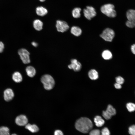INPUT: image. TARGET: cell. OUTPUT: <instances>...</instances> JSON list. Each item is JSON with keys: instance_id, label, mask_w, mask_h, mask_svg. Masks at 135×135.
Instances as JSON below:
<instances>
[{"instance_id": "6da1fadb", "label": "cell", "mask_w": 135, "mask_h": 135, "mask_svg": "<svg viewBox=\"0 0 135 135\" xmlns=\"http://www.w3.org/2000/svg\"><path fill=\"white\" fill-rule=\"evenodd\" d=\"M93 126L91 120L88 118L84 117L78 119L75 124L76 128L84 133L88 132L92 128Z\"/></svg>"}, {"instance_id": "7a4b0ae2", "label": "cell", "mask_w": 135, "mask_h": 135, "mask_svg": "<svg viewBox=\"0 0 135 135\" xmlns=\"http://www.w3.org/2000/svg\"><path fill=\"white\" fill-rule=\"evenodd\" d=\"M114 6L112 4H106L102 6L100 10L101 12L106 16L110 18H114L116 16V12L114 10Z\"/></svg>"}, {"instance_id": "3957f363", "label": "cell", "mask_w": 135, "mask_h": 135, "mask_svg": "<svg viewBox=\"0 0 135 135\" xmlns=\"http://www.w3.org/2000/svg\"><path fill=\"white\" fill-rule=\"evenodd\" d=\"M41 82L44 88L47 90H50L54 87L55 82L52 77L49 74L42 76L41 78Z\"/></svg>"}, {"instance_id": "277c9868", "label": "cell", "mask_w": 135, "mask_h": 135, "mask_svg": "<svg viewBox=\"0 0 135 135\" xmlns=\"http://www.w3.org/2000/svg\"><path fill=\"white\" fill-rule=\"evenodd\" d=\"M126 16L128 20L126 22V26L130 28L135 27V10L130 9L126 12Z\"/></svg>"}, {"instance_id": "5b68a950", "label": "cell", "mask_w": 135, "mask_h": 135, "mask_svg": "<svg viewBox=\"0 0 135 135\" xmlns=\"http://www.w3.org/2000/svg\"><path fill=\"white\" fill-rule=\"evenodd\" d=\"M115 34V32L112 29L108 28L104 30L100 36L105 41L111 42L114 38Z\"/></svg>"}, {"instance_id": "8992f818", "label": "cell", "mask_w": 135, "mask_h": 135, "mask_svg": "<svg viewBox=\"0 0 135 135\" xmlns=\"http://www.w3.org/2000/svg\"><path fill=\"white\" fill-rule=\"evenodd\" d=\"M18 53L22 62L27 64L30 62L29 52L26 49L22 48L19 50Z\"/></svg>"}, {"instance_id": "52a82bcc", "label": "cell", "mask_w": 135, "mask_h": 135, "mask_svg": "<svg viewBox=\"0 0 135 135\" xmlns=\"http://www.w3.org/2000/svg\"><path fill=\"white\" fill-rule=\"evenodd\" d=\"M84 16L87 19L90 20L95 17L96 15V12L94 8L91 6H87L83 10Z\"/></svg>"}, {"instance_id": "ba28073f", "label": "cell", "mask_w": 135, "mask_h": 135, "mask_svg": "<svg viewBox=\"0 0 135 135\" xmlns=\"http://www.w3.org/2000/svg\"><path fill=\"white\" fill-rule=\"evenodd\" d=\"M56 26L58 31L62 32H66L69 28V26L66 22L60 20L56 21Z\"/></svg>"}, {"instance_id": "9c48e42d", "label": "cell", "mask_w": 135, "mask_h": 135, "mask_svg": "<svg viewBox=\"0 0 135 135\" xmlns=\"http://www.w3.org/2000/svg\"><path fill=\"white\" fill-rule=\"evenodd\" d=\"M71 63L68 66V67L70 69H72L75 72L80 71L82 67L81 64L76 59H73L71 60Z\"/></svg>"}, {"instance_id": "30bf717a", "label": "cell", "mask_w": 135, "mask_h": 135, "mask_svg": "<svg viewBox=\"0 0 135 135\" xmlns=\"http://www.w3.org/2000/svg\"><path fill=\"white\" fill-rule=\"evenodd\" d=\"M16 124L20 126H25L28 122L26 117L24 115H20L18 116L15 120Z\"/></svg>"}, {"instance_id": "8fae6325", "label": "cell", "mask_w": 135, "mask_h": 135, "mask_svg": "<svg viewBox=\"0 0 135 135\" xmlns=\"http://www.w3.org/2000/svg\"><path fill=\"white\" fill-rule=\"evenodd\" d=\"M4 98L7 102L11 100L14 97V94L13 90L11 88H8L4 92Z\"/></svg>"}, {"instance_id": "7c38bea8", "label": "cell", "mask_w": 135, "mask_h": 135, "mask_svg": "<svg viewBox=\"0 0 135 135\" xmlns=\"http://www.w3.org/2000/svg\"><path fill=\"white\" fill-rule=\"evenodd\" d=\"M37 14L39 16H43L46 15L48 13V11L45 8L42 6H38L36 9Z\"/></svg>"}, {"instance_id": "4fadbf2b", "label": "cell", "mask_w": 135, "mask_h": 135, "mask_svg": "<svg viewBox=\"0 0 135 135\" xmlns=\"http://www.w3.org/2000/svg\"><path fill=\"white\" fill-rule=\"evenodd\" d=\"M94 121L96 125L98 127L102 126L105 122L104 120L101 116H96L94 118Z\"/></svg>"}, {"instance_id": "5bb4252c", "label": "cell", "mask_w": 135, "mask_h": 135, "mask_svg": "<svg viewBox=\"0 0 135 135\" xmlns=\"http://www.w3.org/2000/svg\"><path fill=\"white\" fill-rule=\"evenodd\" d=\"M71 33L75 36H80L82 34V31L81 29L79 27L73 26L71 28Z\"/></svg>"}, {"instance_id": "9a60e30c", "label": "cell", "mask_w": 135, "mask_h": 135, "mask_svg": "<svg viewBox=\"0 0 135 135\" xmlns=\"http://www.w3.org/2000/svg\"><path fill=\"white\" fill-rule=\"evenodd\" d=\"M88 75L90 78L92 80H96L98 78V73L94 69L90 70L88 72Z\"/></svg>"}, {"instance_id": "2e32d148", "label": "cell", "mask_w": 135, "mask_h": 135, "mask_svg": "<svg viewBox=\"0 0 135 135\" xmlns=\"http://www.w3.org/2000/svg\"><path fill=\"white\" fill-rule=\"evenodd\" d=\"M43 26L42 22L40 20L36 19L34 21L33 26L34 28L38 31L42 30Z\"/></svg>"}, {"instance_id": "e0dca14e", "label": "cell", "mask_w": 135, "mask_h": 135, "mask_svg": "<svg viewBox=\"0 0 135 135\" xmlns=\"http://www.w3.org/2000/svg\"><path fill=\"white\" fill-rule=\"evenodd\" d=\"M13 80L17 83L20 82L22 80V76L21 74L18 72H15L12 75Z\"/></svg>"}, {"instance_id": "ac0fdd59", "label": "cell", "mask_w": 135, "mask_h": 135, "mask_svg": "<svg viewBox=\"0 0 135 135\" xmlns=\"http://www.w3.org/2000/svg\"><path fill=\"white\" fill-rule=\"evenodd\" d=\"M26 71L28 76L30 77H34L36 72L34 68L31 66H28L26 68Z\"/></svg>"}, {"instance_id": "d6986e66", "label": "cell", "mask_w": 135, "mask_h": 135, "mask_svg": "<svg viewBox=\"0 0 135 135\" xmlns=\"http://www.w3.org/2000/svg\"><path fill=\"white\" fill-rule=\"evenodd\" d=\"M25 128L32 132L34 133L37 132L39 130V128L36 124H27L25 126Z\"/></svg>"}, {"instance_id": "ffe728a7", "label": "cell", "mask_w": 135, "mask_h": 135, "mask_svg": "<svg viewBox=\"0 0 135 135\" xmlns=\"http://www.w3.org/2000/svg\"><path fill=\"white\" fill-rule=\"evenodd\" d=\"M102 56L104 60H108L111 59L112 58V56L110 51L108 50H106L102 52Z\"/></svg>"}, {"instance_id": "44dd1931", "label": "cell", "mask_w": 135, "mask_h": 135, "mask_svg": "<svg viewBox=\"0 0 135 135\" xmlns=\"http://www.w3.org/2000/svg\"><path fill=\"white\" fill-rule=\"evenodd\" d=\"M81 9L79 8H76L72 10V15L73 17L75 18H79L81 16Z\"/></svg>"}, {"instance_id": "7402d4cb", "label": "cell", "mask_w": 135, "mask_h": 135, "mask_svg": "<svg viewBox=\"0 0 135 135\" xmlns=\"http://www.w3.org/2000/svg\"><path fill=\"white\" fill-rule=\"evenodd\" d=\"M106 110L112 116L115 115L116 114V109L110 104L108 105Z\"/></svg>"}, {"instance_id": "603a6c76", "label": "cell", "mask_w": 135, "mask_h": 135, "mask_svg": "<svg viewBox=\"0 0 135 135\" xmlns=\"http://www.w3.org/2000/svg\"><path fill=\"white\" fill-rule=\"evenodd\" d=\"M0 135H10L8 128L4 126L0 127Z\"/></svg>"}, {"instance_id": "cb8c5ba5", "label": "cell", "mask_w": 135, "mask_h": 135, "mask_svg": "<svg viewBox=\"0 0 135 135\" xmlns=\"http://www.w3.org/2000/svg\"><path fill=\"white\" fill-rule=\"evenodd\" d=\"M126 107L128 111L130 112H132L135 110V104L132 102L127 104Z\"/></svg>"}, {"instance_id": "d4e9b609", "label": "cell", "mask_w": 135, "mask_h": 135, "mask_svg": "<svg viewBox=\"0 0 135 135\" xmlns=\"http://www.w3.org/2000/svg\"><path fill=\"white\" fill-rule=\"evenodd\" d=\"M102 115L103 117L106 120L110 119L112 116L106 110L103 111L102 112Z\"/></svg>"}, {"instance_id": "484cf974", "label": "cell", "mask_w": 135, "mask_h": 135, "mask_svg": "<svg viewBox=\"0 0 135 135\" xmlns=\"http://www.w3.org/2000/svg\"><path fill=\"white\" fill-rule=\"evenodd\" d=\"M128 132L131 135H135V125L130 126L128 128Z\"/></svg>"}, {"instance_id": "4316f807", "label": "cell", "mask_w": 135, "mask_h": 135, "mask_svg": "<svg viewBox=\"0 0 135 135\" xmlns=\"http://www.w3.org/2000/svg\"><path fill=\"white\" fill-rule=\"evenodd\" d=\"M100 135H110V132L108 129L105 127L102 130Z\"/></svg>"}, {"instance_id": "83f0119b", "label": "cell", "mask_w": 135, "mask_h": 135, "mask_svg": "<svg viewBox=\"0 0 135 135\" xmlns=\"http://www.w3.org/2000/svg\"><path fill=\"white\" fill-rule=\"evenodd\" d=\"M116 83L120 84H123L124 82V78L120 76H118L116 78Z\"/></svg>"}, {"instance_id": "f1b7e54d", "label": "cell", "mask_w": 135, "mask_h": 135, "mask_svg": "<svg viewBox=\"0 0 135 135\" xmlns=\"http://www.w3.org/2000/svg\"><path fill=\"white\" fill-rule=\"evenodd\" d=\"M89 135H100V132L99 130H94L90 132Z\"/></svg>"}, {"instance_id": "f546056e", "label": "cell", "mask_w": 135, "mask_h": 135, "mask_svg": "<svg viewBox=\"0 0 135 135\" xmlns=\"http://www.w3.org/2000/svg\"><path fill=\"white\" fill-rule=\"evenodd\" d=\"M54 135H63L62 132L60 130H57L54 132Z\"/></svg>"}, {"instance_id": "4dcf8cb0", "label": "cell", "mask_w": 135, "mask_h": 135, "mask_svg": "<svg viewBox=\"0 0 135 135\" xmlns=\"http://www.w3.org/2000/svg\"><path fill=\"white\" fill-rule=\"evenodd\" d=\"M4 48V44L1 42H0V53L2 52Z\"/></svg>"}, {"instance_id": "1f68e13d", "label": "cell", "mask_w": 135, "mask_h": 135, "mask_svg": "<svg viewBox=\"0 0 135 135\" xmlns=\"http://www.w3.org/2000/svg\"><path fill=\"white\" fill-rule=\"evenodd\" d=\"M114 86L116 88L118 89H120L122 88L121 84L116 82L114 84Z\"/></svg>"}, {"instance_id": "d6a6232c", "label": "cell", "mask_w": 135, "mask_h": 135, "mask_svg": "<svg viewBox=\"0 0 135 135\" xmlns=\"http://www.w3.org/2000/svg\"><path fill=\"white\" fill-rule=\"evenodd\" d=\"M131 50L133 54H135V44H133L131 46Z\"/></svg>"}, {"instance_id": "836d02e7", "label": "cell", "mask_w": 135, "mask_h": 135, "mask_svg": "<svg viewBox=\"0 0 135 135\" xmlns=\"http://www.w3.org/2000/svg\"><path fill=\"white\" fill-rule=\"evenodd\" d=\"M32 44L33 46L35 47H36L38 45V43L34 42H32Z\"/></svg>"}, {"instance_id": "e575fe53", "label": "cell", "mask_w": 135, "mask_h": 135, "mask_svg": "<svg viewBox=\"0 0 135 135\" xmlns=\"http://www.w3.org/2000/svg\"><path fill=\"white\" fill-rule=\"evenodd\" d=\"M46 0H39L41 2H43L44 1Z\"/></svg>"}, {"instance_id": "d590c367", "label": "cell", "mask_w": 135, "mask_h": 135, "mask_svg": "<svg viewBox=\"0 0 135 135\" xmlns=\"http://www.w3.org/2000/svg\"><path fill=\"white\" fill-rule=\"evenodd\" d=\"M11 135H17V134H12Z\"/></svg>"}]
</instances>
